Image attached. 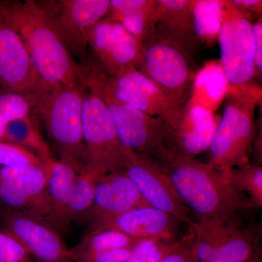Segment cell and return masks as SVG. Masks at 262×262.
<instances>
[{
  "label": "cell",
  "mask_w": 262,
  "mask_h": 262,
  "mask_svg": "<svg viewBox=\"0 0 262 262\" xmlns=\"http://www.w3.org/2000/svg\"><path fill=\"white\" fill-rule=\"evenodd\" d=\"M222 28L219 34L221 68L227 91L258 89L255 83L253 37L251 15L223 1Z\"/></svg>",
  "instance_id": "9"
},
{
  "label": "cell",
  "mask_w": 262,
  "mask_h": 262,
  "mask_svg": "<svg viewBox=\"0 0 262 262\" xmlns=\"http://www.w3.org/2000/svg\"><path fill=\"white\" fill-rule=\"evenodd\" d=\"M84 88L45 84L32 113L46 129L53 151L79 170L84 168L82 134Z\"/></svg>",
  "instance_id": "3"
},
{
  "label": "cell",
  "mask_w": 262,
  "mask_h": 262,
  "mask_svg": "<svg viewBox=\"0 0 262 262\" xmlns=\"http://www.w3.org/2000/svg\"><path fill=\"white\" fill-rule=\"evenodd\" d=\"M162 170L196 221L246 215L253 211L247 196L232 185L225 170L195 158L177 156Z\"/></svg>",
  "instance_id": "2"
},
{
  "label": "cell",
  "mask_w": 262,
  "mask_h": 262,
  "mask_svg": "<svg viewBox=\"0 0 262 262\" xmlns=\"http://www.w3.org/2000/svg\"><path fill=\"white\" fill-rule=\"evenodd\" d=\"M0 13L21 38L43 83L80 85V63L52 27L39 1L0 0Z\"/></svg>",
  "instance_id": "1"
},
{
  "label": "cell",
  "mask_w": 262,
  "mask_h": 262,
  "mask_svg": "<svg viewBox=\"0 0 262 262\" xmlns=\"http://www.w3.org/2000/svg\"><path fill=\"white\" fill-rule=\"evenodd\" d=\"M253 37V60H254L256 77L262 75V21L261 18L252 24Z\"/></svg>",
  "instance_id": "35"
},
{
  "label": "cell",
  "mask_w": 262,
  "mask_h": 262,
  "mask_svg": "<svg viewBox=\"0 0 262 262\" xmlns=\"http://www.w3.org/2000/svg\"><path fill=\"white\" fill-rule=\"evenodd\" d=\"M3 141L25 148L44 163L56 160L54 151L43 134L40 120L33 113L10 122L5 129Z\"/></svg>",
  "instance_id": "23"
},
{
  "label": "cell",
  "mask_w": 262,
  "mask_h": 262,
  "mask_svg": "<svg viewBox=\"0 0 262 262\" xmlns=\"http://www.w3.org/2000/svg\"><path fill=\"white\" fill-rule=\"evenodd\" d=\"M151 207L128 178L125 171L101 176L96 184L92 206L79 221L86 229L135 208Z\"/></svg>",
  "instance_id": "16"
},
{
  "label": "cell",
  "mask_w": 262,
  "mask_h": 262,
  "mask_svg": "<svg viewBox=\"0 0 262 262\" xmlns=\"http://www.w3.org/2000/svg\"><path fill=\"white\" fill-rule=\"evenodd\" d=\"M179 224L175 217L152 207L135 208L98 222L85 229L84 236L115 230L138 239L177 241Z\"/></svg>",
  "instance_id": "17"
},
{
  "label": "cell",
  "mask_w": 262,
  "mask_h": 262,
  "mask_svg": "<svg viewBox=\"0 0 262 262\" xmlns=\"http://www.w3.org/2000/svg\"><path fill=\"white\" fill-rule=\"evenodd\" d=\"M261 230L258 225L245 224L219 248L206 262H247L261 253Z\"/></svg>",
  "instance_id": "24"
},
{
  "label": "cell",
  "mask_w": 262,
  "mask_h": 262,
  "mask_svg": "<svg viewBox=\"0 0 262 262\" xmlns=\"http://www.w3.org/2000/svg\"><path fill=\"white\" fill-rule=\"evenodd\" d=\"M192 8L193 0H158L155 29L194 61L201 42L194 32Z\"/></svg>",
  "instance_id": "19"
},
{
  "label": "cell",
  "mask_w": 262,
  "mask_h": 262,
  "mask_svg": "<svg viewBox=\"0 0 262 262\" xmlns=\"http://www.w3.org/2000/svg\"><path fill=\"white\" fill-rule=\"evenodd\" d=\"M82 134L83 168L101 176L125 171L132 151L120 142L102 98L94 90L84 88Z\"/></svg>",
  "instance_id": "6"
},
{
  "label": "cell",
  "mask_w": 262,
  "mask_h": 262,
  "mask_svg": "<svg viewBox=\"0 0 262 262\" xmlns=\"http://www.w3.org/2000/svg\"><path fill=\"white\" fill-rule=\"evenodd\" d=\"M234 188L247 196L253 210L262 207V168L251 163L225 170Z\"/></svg>",
  "instance_id": "29"
},
{
  "label": "cell",
  "mask_w": 262,
  "mask_h": 262,
  "mask_svg": "<svg viewBox=\"0 0 262 262\" xmlns=\"http://www.w3.org/2000/svg\"><path fill=\"white\" fill-rule=\"evenodd\" d=\"M141 239L133 238L115 230H104L83 236L79 244L70 248L72 259L108 250L134 247Z\"/></svg>",
  "instance_id": "27"
},
{
  "label": "cell",
  "mask_w": 262,
  "mask_h": 262,
  "mask_svg": "<svg viewBox=\"0 0 262 262\" xmlns=\"http://www.w3.org/2000/svg\"><path fill=\"white\" fill-rule=\"evenodd\" d=\"M79 172L75 165L65 160L56 159L51 163L47 183L48 222L61 233H67L71 228L67 220V206Z\"/></svg>",
  "instance_id": "20"
},
{
  "label": "cell",
  "mask_w": 262,
  "mask_h": 262,
  "mask_svg": "<svg viewBox=\"0 0 262 262\" xmlns=\"http://www.w3.org/2000/svg\"><path fill=\"white\" fill-rule=\"evenodd\" d=\"M182 237L177 241L141 239L123 262H159L179 246Z\"/></svg>",
  "instance_id": "30"
},
{
  "label": "cell",
  "mask_w": 262,
  "mask_h": 262,
  "mask_svg": "<svg viewBox=\"0 0 262 262\" xmlns=\"http://www.w3.org/2000/svg\"><path fill=\"white\" fill-rule=\"evenodd\" d=\"M261 89L227 91L223 113L209 146V162L227 170L249 163L256 137L255 110Z\"/></svg>",
  "instance_id": "5"
},
{
  "label": "cell",
  "mask_w": 262,
  "mask_h": 262,
  "mask_svg": "<svg viewBox=\"0 0 262 262\" xmlns=\"http://www.w3.org/2000/svg\"><path fill=\"white\" fill-rule=\"evenodd\" d=\"M220 117L189 98L169 125L179 156L195 158L208 150Z\"/></svg>",
  "instance_id": "18"
},
{
  "label": "cell",
  "mask_w": 262,
  "mask_h": 262,
  "mask_svg": "<svg viewBox=\"0 0 262 262\" xmlns=\"http://www.w3.org/2000/svg\"><path fill=\"white\" fill-rule=\"evenodd\" d=\"M79 82L84 89L94 90L150 116L161 117L168 125L173 123L184 106L169 97L139 70L110 75L95 60L80 63Z\"/></svg>",
  "instance_id": "4"
},
{
  "label": "cell",
  "mask_w": 262,
  "mask_h": 262,
  "mask_svg": "<svg viewBox=\"0 0 262 262\" xmlns=\"http://www.w3.org/2000/svg\"><path fill=\"white\" fill-rule=\"evenodd\" d=\"M43 163H46L25 148L13 143L0 141V168Z\"/></svg>",
  "instance_id": "31"
},
{
  "label": "cell",
  "mask_w": 262,
  "mask_h": 262,
  "mask_svg": "<svg viewBox=\"0 0 262 262\" xmlns=\"http://www.w3.org/2000/svg\"><path fill=\"white\" fill-rule=\"evenodd\" d=\"M134 247L118 248V249L108 250V251H101V252L91 253V254L75 258L73 261L74 262H123L129 257Z\"/></svg>",
  "instance_id": "34"
},
{
  "label": "cell",
  "mask_w": 262,
  "mask_h": 262,
  "mask_svg": "<svg viewBox=\"0 0 262 262\" xmlns=\"http://www.w3.org/2000/svg\"><path fill=\"white\" fill-rule=\"evenodd\" d=\"M0 230L13 236L35 262H74L61 232L48 221L0 203Z\"/></svg>",
  "instance_id": "11"
},
{
  "label": "cell",
  "mask_w": 262,
  "mask_h": 262,
  "mask_svg": "<svg viewBox=\"0 0 262 262\" xmlns=\"http://www.w3.org/2000/svg\"><path fill=\"white\" fill-rule=\"evenodd\" d=\"M244 225V215L195 221L189 228L194 235L199 262H206Z\"/></svg>",
  "instance_id": "22"
},
{
  "label": "cell",
  "mask_w": 262,
  "mask_h": 262,
  "mask_svg": "<svg viewBox=\"0 0 262 262\" xmlns=\"http://www.w3.org/2000/svg\"><path fill=\"white\" fill-rule=\"evenodd\" d=\"M51 163L0 168V203L48 221L47 183Z\"/></svg>",
  "instance_id": "12"
},
{
  "label": "cell",
  "mask_w": 262,
  "mask_h": 262,
  "mask_svg": "<svg viewBox=\"0 0 262 262\" xmlns=\"http://www.w3.org/2000/svg\"><path fill=\"white\" fill-rule=\"evenodd\" d=\"M223 9V0H193L194 29L201 44L212 46L218 40Z\"/></svg>",
  "instance_id": "25"
},
{
  "label": "cell",
  "mask_w": 262,
  "mask_h": 262,
  "mask_svg": "<svg viewBox=\"0 0 262 262\" xmlns=\"http://www.w3.org/2000/svg\"><path fill=\"white\" fill-rule=\"evenodd\" d=\"M159 262H199L192 229L189 228V233L183 236L179 246Z\"/></svg>",
  "instance_id": "33"
},
{
  "label": "cell",
  "mask_w": 262,
  "mask_h": 262,
  "mask_svg": "<svg viewBox=\"0 0 262 262\" xmlns=\"http://www.w3.org/2000/svg\"><path fill=\"white\" fill-rule=\"evenodd\" d=\"M101 177L84 168L79 172L67 206V220L71 227L78 223L92 206L96 184Z\"/></svg>",
  "instance_id": "26"
},
{
  "label": "cell",
  "mask_w": 262,
  "mask_h": 262,
  "mask_svg": "<svg viewBox=\"0 0 262 262\" xmlns=\"http://www.w3.org/2000/svg\"><path fill=\"white\" fill-rule=\"evenodd\" d=\"M138 70L183 105L192 96L196 75L194 61L158 29L141 44Z\"/></svg>",
  "instance_id": "8"
},
{
  "label": "cell",
  "mask_w": 262,
  "mask_h": 262,
  "mask_svg": "<svg viewBox=\"0 0 262 262\" xmlns=\"http://www.w3.org/2000/svg\"><path fill=\"white\" fill-rule=\"evenodd\" d=\"M38 94H21L0 85V141L4 140L7 125L32 113Z\"/></svg>",
  "instance_id": "28"
},
{
  "label": "cell",
  "mask_w": 262,
  "mask_h": 262,
  "mask_svg": "<svg viewBox=\"0 0 262 262\" xmlns=\"http://www.w3.org/2000/svg\"><path fill=\"white\" fill-rule=\"evenodd\" d=\"M247 262H262L261 261V253H259V254L256 255V256L251 258V260Z\"/></svg>",
  "instance_id": "37"
},
{
  "label": "cell",
  "mask_w": 262,
  "mask_h": 262,
  "mask_svg": "<svg viewBox=\"0 0 262 262\" xmlns=\"http://www.w3.org/2000/svg\"><path fill=\"white\" fill-rule=\"evenodd\" d=\"M0 262L35 261L16 239L0 230Z\"/></svg>",
  "instance_id": "32"
},
{
  "label": "cell",
  "mask_w": 262,
  "mask_h": 262,
  "mask_svg": "<svg viewBox=\"0 0 262 262\" xmlns=\"http://www.w3.org/2000/svg\"><path fill=\"white\" fill-rule=\"evenodd\" d=\"M45 84L21 38L0 13V85L21 94H39Z\"/></svg>",
  "instance_id": "15"
},
{
  "label": "cell",
  "mask_w": 262,
  "mask_h": 262,
  "mask_svg": "<svg viewBox=\"0 0 262 262\" xmlns=\"http://www.w3.org/2000/svg\"><path fill=\"white\" fill-rule=\"evenodd\" d=\"M52 27L70 52L81 63L87 60L90 32L106 18L110 0H39Z\"/></svg>",
  "instance_id": "10"
},
{
  "label": "cell",
  "mask_w": 262,
  "mask_h": 262,
  "mask_svg": "<svg viewBox=\"0 0 262 262\" xmlns=\"http://www.w3.org/2000/svg\"><path fill=\"white\" fill-rule=\"evenodd\" d=\"M158 0H110L106 18L121 24L142 44L155 29Z\"/></svg>",
  "instance_id": "21"
},
{
  "label": "cell",
  "mask_w": 262,
  "mask_h": 262,
  "mask_svg": "<svg viewBox=\"0 0 262 262\" xmlns=\"http://www.w3.org/2000/svg\"><path fill=\"white\" fill-rule=\"evenodd\" d=\"M230 1L236 8L246 13L261 16V0H230Z\"/></svg>",
  "instance_id": "36"
},
{
  "label": "cell",
  "mask_w": 262,
  "mask_h": 262,
  "mask_svg": "<svg viewBox=\"0 0 262 262\" xmlns=\"http://www.w3.org/2000/svg\"><path fill=\"white\" fill-rule=\"evenodd\" d=\"M125 171L150 206L175 217L189 227L195 222L171 181L154 161L132 151Z\"/></svg>",
  "instance_id": "13"
},
{
  "label": "cell",
  "mask_w": 262,
  "mask_h": 262,
  "mask_svg": "<svg viewBox=\"0 0 262 262\" xmlns=\"http://www.w3.org/2000/svg\"><path fill=\"white\" fill-rule=\"evenodd\" d=\"M88 43L95 61L107 75L139 68L141 43L115 20L106 18L96 24L90 32Z\"/></svg>",
  "instance_id": "14"
},
{
  "label": "cell",
  "mask_w": 262,
  "mask_h": 262,
  "mask_svg": "<svg viewBox=\"0 0 262 262\" xmlns=\"http://www.w3.org/2000/svg\"><path fill=\"white\" fill-rule=\"evenodd\" d=\"M98 94L107 106L117 136L124 147L149 158L160 168L177 158L178 153L168 124L164 119L150 116L132 106Z\"/></svg>",
  "instance_id": "7"
}]
</instances>
